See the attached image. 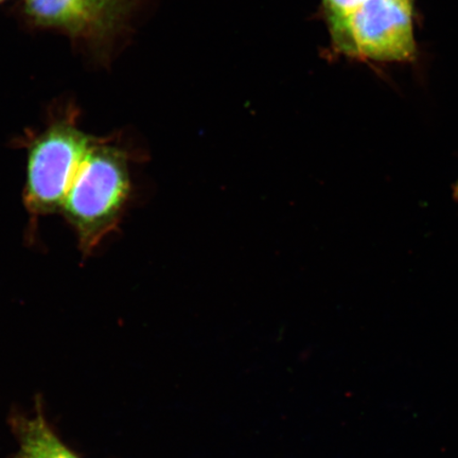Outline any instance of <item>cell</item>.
<instances>
[{"label":"cell","instance_id":"8992f818","mask_svg":"<svg viewBox=\"0 0 458 458\" xmlns=\"http://www.w3.org/2000/svg\"><path fill=\"white\" fill-rule=\"evenodd\" d=\"M368 0H324V7L327 13L332 38L342 31L351 17L362 7Z\"/></svg>","mask_w":458,"mask_h":458},{"label":"cell","instance_id":"ba28073f","mask_svg":"<svg viewBox=\"0 0 458 458\" xmlns=\"http://www.w3.org/2000/svg\"><path fill=\"white\" fill-rule=\"evenodd\" d=\"M454 198H455V199L457 200V203H458V181H457V182H456V184L454 186Z\"/></svg>","mask_w":458,"mask_h":458},{"label":"cell","instance_id":"6da1fadb","mask_svg":"<svg viewBox=\"0 0 458 458\" xmlns=\"http://www.w3.org/2000/svg\"><path fill=\"white\" fill-rule=\"evenodd\" d=\"M130 164L127 150L97 139L68 188L60 213L76 233L84 256L93 253L122 220L131 191Z\"/></svg>","mask_w":458,"mask_h":458},{"label":"cell","instance_id":"277c9868","mask_svg":"<svg viewBox=\"0 0 458 458\" xmlns=\"http://www.w3.org/2000/svg\"><path fill=\"white\" fill-rule=\"evenodd\" d=\"M25 9L37 24L74 37L103 38L118 27L93 0H25Z\"/></svg>","mask_w":458,"mask_h":458},{"label":"cell","instance_id":"3957f363","mask_svg":"<svg viewBox=\"0 0 458 458\" xmlns=\"http://www.w3.org/2000/svg\"><path fill=\"white\" fill-rule=\"evenodd\" d=\"M414 0H368L334 38L343 53L382 62L416 56Z\"/></svg>","mask_w":458,"mask_h":458},{"label":"cell","instance_id":"5b68a950","mask_svg":"<svg viewBox=\"0 0 458 458\" xmlns=\"http://www.w3.org/2000/svg\"><path fill=\"white\" fill-rule=\"evenodd\" d=\"M10 425L19 444L13 458H80L57 437L41 406L36 415L11 417Z\"/></svg>","mask_w":458,"mask_h":458},{"label":"cell","instance_id":"9c48e42d","mask_svg":"<svg viewBox=\"0 0 458 458\" xmlns=\"http://www.w3.org/2000/svg\"><path fill=\"white\" fill-rule=\"evenodd\" d=\"M3 2H4V0H0V4H2Z\"/></svg>","mask_w":458,"mask_h":458},{"label":"cell","instance_id":"52a82bcc","mask_svg":"<svg viewBox=\"0 0 458 458\" xmlns=\"http://www.w3.org/2000/svg\"><path fill=\"white\" fill-rule=\"evenodd\" d=\"M110 19L119 26L130 10V0H93Z\"/></svg>","mask_w":458,"mask_h":458},{"label":"cell","instance_id":"7a4b0ae2","mask_svg":"<svg viewBox=\"0 0 458 458\" xmlns=\"http://www.w3.org/2000/svg\"><path fill=\"white\" fill-rule=\"evenodd\" d=\"M96 140L68 116L55 120L28 143L24 203L32 222L59 213L68 188Z\"/></svg>","mask_w":458,"mask_h":458}]
</instances>
